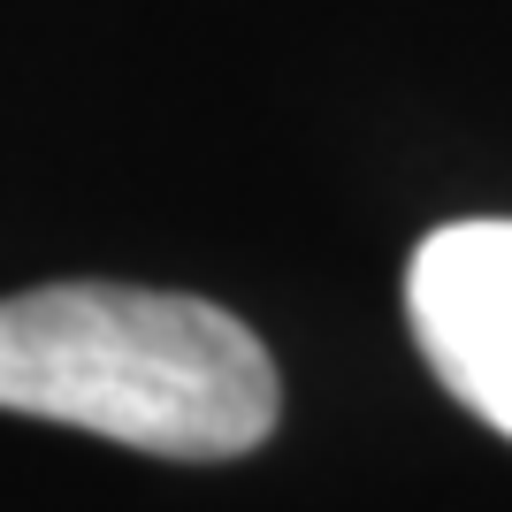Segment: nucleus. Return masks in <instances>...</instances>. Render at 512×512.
I'll return each instance as SVG.
<instances>
[{
  "instance_id": "obj_1",
  "label": "nucleus",
  "mask_w": 512,
  "mask_h": 512,
  "mask_svg": "<svg viewBox=\"0 0 512 512\" xmlns=\"http://www.w3.org/2000/svg\"><path fill=\"white\" fill-rule=\"evenodd\" d=\"M0 413L92 428L153 459H245L276 436L268 344L192 291L39 283L0 299Z\"/></svg>"
},
{
  "instance_id": "obj_2",
  "label": "nucleus",
  "mask_w": 512,
  "mask_h": 512,
  "mask_svg": "<svg viewBox=\"0 0 512 512\" xmlns=\"http://www.w3.org/2000/svg\"><path fill=\"white\" fill-rule=\"evenodd\" d=\"M406 314L436 383L512 436V222H444L406 268Z\"/></svg>"
}]
</instances>
